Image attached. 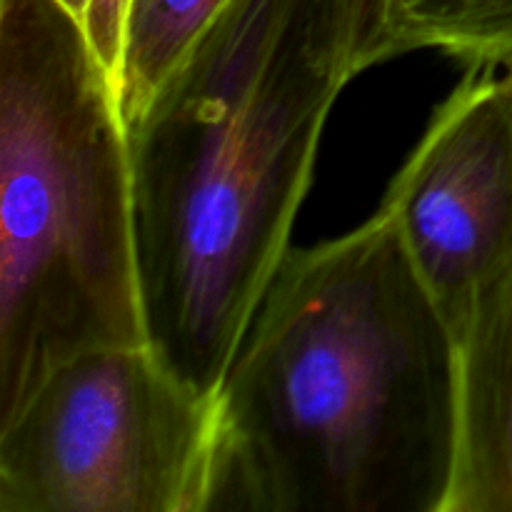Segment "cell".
I'll list each match as a JSON object with an SVG mask.
<instances>
[{"label":"cell","instance_id":"obj_5","mask_svg":"<svg viewBox=\"0 0 512 512\" xmlns=\"http://www.w3.org/2000/svg\"><path fill=\"white\" fill-rule=\"evenodd\" d=\"M493 68L470 65L383 200L455 340L512 268V88Z\"/></svg>","mask_w":512,"mask_h":512},{"label":"cell","instance_id":"obj_3","mask_svg":"<svg viewBox=\"0 0 512 512\" xmlns=\"http://www.w3.org/2000/svg\"><path fill=\"white\" fill-rule=\"evenodd\" d=\"M150 343L128 120L53 0H0V423L63 360Z\"/></svg>","mask_w":512,"mask_h":512},{"label":"cell","instance_id":"obj_6","mask_svg":"<svg viewBox=\"0 0 512 512\" xmlns=\"http://www.w3.org/2000/svg\"><path fill=\"white\" fill-rule=\"evenodd\" d=\"M445 512H512V268L458 335L455 468Z\"/></svg>","mask_w":512,"mask_h":512},{"label":"cell","instance_id":"obj_9","mask_svg":"<svg viewBox=\"0 0 512 512\" xmlns=\"http://www.w3.org/2000/svg\"><path fill=\"white\" fill-rule=\"evenodd\" d=\"M53 3L60 5L83 30L113 83H118L133 0H53Z\"/></svg>","mask_w":512,"mask_h":512},{"label":"cell","instance_id":"obj_7","mask_svg":"<svg viewBox=\"0 0 512 512\" xmlns=\"http://www.w3.org/2000/svg\"><path fill=\"white\" fill-rule=\"evenodd\" d=\"M413 50L498 65L512 50V0H385L368 68Z\"/></svg>","mask_w":512,"mask_h":512},{"label":"cell","instance_id":"obj_4","mask_svg":"<svg viewBox=\"0 0 512 512\" xmlns=\"http://www.w3.org/2000/svg\"><path fill=\"white\" fill-rule=\"evenodd\" d=\"M218 428L150 343L85 350L0 423V512H210Z\"/></svg>","mask_w":512,"mask_h":512},{"label":"cell","instance_id":"obj_11","mask_svg":"<svg viewBox=\"0 0 512 512\" xmlns=\"http://www.w3.org/2000/svg\"><path fill=\"white\" fill-rule=\"evenodd\" d=\"M495 68H503L505 80H508L510 88H512V50H508V53L498 60V65H495Z\"/></svg>","mask_w":512,"mask_h":512},{"label":"cell","instance_id":"obj_8","mask_svg":"<svg viewBox=\"0 0 512 512\" xmlns=\"http://www.w3.org/2000/svg\"><path fill=\"white\" fill-rule=\"evenodd\" d=\"M230 0H133L118 98L128 125L143 115L190 45Z\"/></svg>","mask_w":512,"mask_h":512},{"label":"cell","instance_id":"obj_1","mask_svg":"<svg viewBox=\"0 0 512 512\" xmlns=\"http://www.w3.org/2000/svg\"><path fill=\"white\" fill-rule=\"evenodd\" d=\"M218 420L210 512H445L458 340L383 203L288 250Z\"/></svg>","mask_w":512,"mask_h":512},{"label":"cell","instance_id":"obj_10","mask_svg":"<svg viewBox=\"0 0 512 512\" xmlns=\"http://www.w3.org/2000/svg\"><path fill=\"white\" fill-rule=\"evenodd\" d=\"M350 23H353V43H350V65L353 75L368 70V55L373 40L378 35L380 18H383L385 0H348Z\"/></svg>","mask_w":512,"mask_h":512},{"label":"cell","instance_id":"obj_2","mask_svg":"<svg viewBox=\"0 0 512 512\" xmlns=\"http://www.w3.org/2000/svg\"><path fill=\"white\" fill-rule=\"evenodd\" d=\"M348 0H230L128 125L148 340L218 395L313 180Z\"/></svg>","mask_w":512,"mask_h":512}]
</instances>
